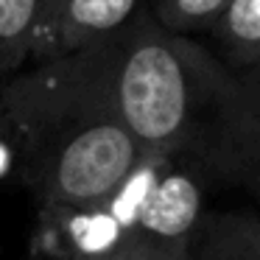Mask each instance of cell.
<instances>
[{"label":"cell","mask_w":260,"mask_h":260,"mask_svg":"<svg viewBox=\"0 0 260 260\" xmlns=\"http://www.w3.org/2000/svg\"><path fill=\"white\" fill-rule=\"evenodd\" d=\"M187 260H260V215L218 213L202 221Z\"/></svg>","instance_id":"5b68a950"},{"label":"cell","mask_w":260,"mask_h":260,"mask_svg":"<svg viewBox=\"0 0 260 260\" xmlns=\"http://www.w3.org/2000/svg\"><path fill=\"white\" fill-rule=\"evenodd\" d=\"M0 109L23 140L28 185L51 215L95 213L159 157L118 120L81 51L6 84Z\"/></svg>","instance_id":"6da1fadb"},{"label":"cell","mask_w":260,"mask_h":260,"mask_svg":"<svg viewBox=\"0 0 260 260\" xmlns=\"http://www.w3.org/2000/svg\"><path fill=\"white\" fill-rule=\"evenodd\" d=\"M230 0H154V20L171 34L213 28Z\"/></svg>","instance_id":"ba28073f"},{"label":"cell","mask_w":260,"mask_h":260,"mask_svg":"<svg viewBox=\"0 0 260 260\" xmlns=\"http://www.w3.org/2000/svg\"><path fill=\"white\" fill-rule=\"evenodd\" d=\"M213 31L235 68L260 70V0H230Z\"/></svg>","instance_id":"8992f818"},{"label":"cell","mask_w":260,"mask_h":260,"mask_svg":"<svg viewBox=\"0 0 260 260\" xmlns=\"http://www.w3.org/2000/svg\"><path fill=\"white\" fill-rule=\"evenodd\" d=\"M243 79H246V87H249V92H252L254 104L260 109V70H254V76H243Z\"/></svg>","instance_id":"9c48e42d"},{"label":"cell","mask_w":260,"mask_h":260,"mask_svg":"<svg viewBox=\"0 0 260 260\" xmlns=\"http://www.w3.org/2000/svg\"><path fill=\"white\" fill-rule=\"evenodd\" d=\"M182 260H187V254H185V257H182Z\"/></svg>","instance_id":"30bf717a"},{"label":"cell","mask_w":260,"mask_h":260,"mask_svg":"<svg viewBox=\"0 0 260 260\" xmlns=\"http://www.w3.org/2000/svg\"><path fill=\"white\" fill-rule=\"evenodd\" d=\"M45 3L48 0H0V76L28 59Z\"/></svg>","instance_id":"52a82bcc"},{"label":"cell","mask_w":260,"mask_h":260,"mask_svg":"<svg viewBox=\"0 0 260 260\" xmlns=\"http://www.w3.org/2000/svg\"><path fill=\"white\" fill-rule=\"evenodd\" d=\"M202 224V182L193 168L165 159L146 185L132 221L120 235H129L157 260H182Z\"/></svg>","instance_id":"3957f363"},{"label":"cell","mask_w":260,"mask_h":260,"mask_svg":"<svg viewBox=\"0 0 260 260\" xmlns=\"http://www.w3.org/2000/svg\"><path fill=\"white\" fill-rule=\"evenodd\" d=\"M112 112L140 146L213 168L238 95L232 76L202 45L135 14L112 37L81 51Z\"/></svg>","instance_id":"7a4b0ae2"},{"label":"cell","mask_w":260,"mask_h":260,"mask_svg":"<svg viewBox=\"0 0 260 260\" xmlns=\"http://www.w3.org/2000/svg\"><path fill=\"white\" fill-rule=\"evenodd\" d=\"M140 0H48L34 31L28 56H70L123 28L137 12Z\"/></svg>","instance_id":"277c9868"}]
</instances>
